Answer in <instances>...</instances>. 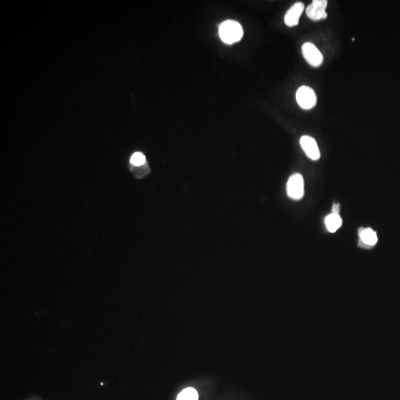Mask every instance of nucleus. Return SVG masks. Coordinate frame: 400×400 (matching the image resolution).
<instances>
[{
	"label": "nucleus",
	"mask_w": 400,
	"mask_h": 400,
	"mask_svg": "<svg viewBox=\"0 0 400 400\" xmlns=\"http://www.w3.org/2000/svg\"><path fill=\"white\" fill-rule=\"evenodd\" d=\"M219 34L222 42L231 45L241 40L243 30L239 22L227 20L219 25Z\"/></svg>",
	"instance_id": "obj_1"
},
{
	"label": "nucleus",
	"mask_w": 400,
	"mask_h": 400,
	"mask_svg": "<svg viewBox=\"0 0 400 400\" xmlns=\"http://www.w3.org/2000/svg\"><path fill=\"white\" fill-rule=\"evenodd\" d=\"M296 99L301 108L311 109L316 105L317 97L315 91L308 86H302L297 90Z\"/></svg>",
	"instance_id": "obj_2"
},
{
	"label": "nucleus",
	"mask_w": 400,
	"mask_h": 400,
	"mask_svg": "<svg viewBox=\"0 0 400 400\" xmlns=\"http://www.w3.org/2000/svg\"><path fill=\"white\" fill-rule=\"evenodd\" d=\"M339 210H340V206L339 204H334L333 206L332 214H339Z\"/></svg>",
	"instance_id": "obj_12"
},
{
	"label": "nucleus",
	"mask_w": 400,
	"mask_h": 400,
	"mask_svg": "<svg viewBox=\"0 0 400 400\" xmlns=\"http://www.w3.org/2000/svg\"><path fill=\"white\" fill-rule=\"evenodd\" d=\"M302 54L309 65L313 67L321 66L323 63V56L321 52L310 42H306L302 47Z\"/></svg>",
	"instance_id": "obj_4"
},
{
	"label": "nucleus",
	"mask_w": 400,
	"mask_h": 400,
	"mask_svg": "<svg viewBox=\"0 0 400 400\" xmlns=\"http://www.w3.org/2000/svg\"><path fill=\"white\" fill-rule=\"evenodd\" d=\"M197 391L193 388H188L182 391L181 393L177 396V400H198Z\"/></svg>",
	"instance_id": "obj_10"
},
{
	"label": "nucleus",
	"mask_w": 400,
	"mask_h": 400,
	"mask_svg": "<svg viewBox=\"0 0 400 400\" xmlns=\"http://www.w3.org/2000/svg\"><path fill=\"white\" fill-rule=\"evenodd\" d=\"M305 9V6L302 3H297L291 8L284 16V22L289 27H293L298 25L299 20L302 12Z\"/></svg>",
	"instance_id": "obj_7"
},
{
	"label": "nucleus",
	"mask_w": 400,
	"mask_h": 400,
	"mask_svg": "<svg viewBox=\"0 0 400 400\" xmlns=\"http://www.w3.org/2000/svg\"><path fill=\"white\" fill-rule=\"evenodd\" d=\"M328 1L326 0H315L308 6L306 9L307 16L312 20L317 21L320 19H326V9Z\"/></svg>",
	"instance_id": "obj_5"
},
{
	"label": "nucleus",
	"mask_w": 400,
	"mask_h": 400,
	"mask_svg": "<svg viewBox=\"0 0 400 400\" xmlns=\"http://www.w3.org/2000/svg\"><path fill=\"white\" fill-rule=\"evenodd\" d=\"M325 225L331 233L336 232L342 224V220L339 214H331L325 218Z\"/></svg>",
	"instance_id": "obj_9"
},
{
	"label": "nucleus",
	"mask_w": 400,
	"mask_h": 400,
	"mask_svg": "<svg viewBox=\"0 0 400 400\" xmlns=\"http://www.w3.org/2000/svg\"><path fill=\"white\" fill-rule=\"evenodd\" d=\"M359 235L362 243L367 246H374L378 241L377 233L372 228L359 229Z\"/></svg>",
	"instance_id": "obj_8"
},
{
	"label": "nucleus",
	"mask_w": 400,
	"mask_h": 400,
	"mask_svg": "<svg viewBox=\"0 0 400 400\" xmlns=\"http://www.w3.org/2000/svg\"><path fill=\"white\" fill-rule=\"evenodd\" d=\"M287 193L289 197L298 200L304 195V180L300 174L291 176L287 183Z\"/></svg>",
	"instance_id": "obj_3"
},
{
	"label": "nucleus",
	"mask_w": 400,
	"mask_h": 400,
	"mask_svg": "<svg viewBox=\"0 0 400 400\" xmlns=\"http://www.w3.org/2000/svg\"><path fill=\"white\" fill-rule=\"evenodd\" d=\"M130 162L133 166H142L146 163V158L142 153L136 152L131 156Z\"/></svg>",
	"instance_id": "obj_11"
},
{
	"label": "nucleus",
	"mask_w": 400,
	"mask_h": 400,
	"mask_svg": "<svg viewBox=\"0 0 400 400\" xmlns=\"http://www.w3.org/2000/svg\"><path fill=\"white\" fill-rule=\"evenodd\" d=\"M300 145L309 158L313 160H317L320 158V149L317 146L316 140L311 136H302L300 139Z\"/></svg>",
	"instance_id": "obj_6"
}]
</instances>
